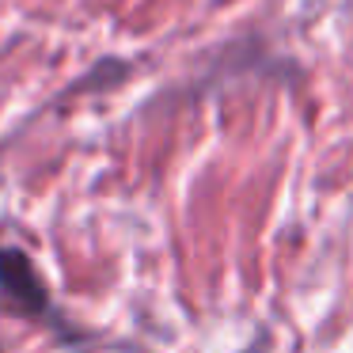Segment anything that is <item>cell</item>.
Returning <instances> with one entry per match:
<instances>
[{
	"mask_svg": "<svg viewBox=\"0 0 353 353\" xmlns=\"http://www.w3.org/2000/svg\"><path fill=\"white\" fill-rule=\"evenodd\" d=\"M0 292L23 312H42L50 304L39 270L31 266V259L19 247H0Z\"/></svg>",
	"mask_w": 353,
	"mask_h": 353,
	"instance_id": "1",
	"label": "cell"
}]
</instances>
